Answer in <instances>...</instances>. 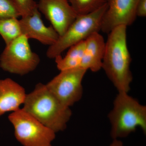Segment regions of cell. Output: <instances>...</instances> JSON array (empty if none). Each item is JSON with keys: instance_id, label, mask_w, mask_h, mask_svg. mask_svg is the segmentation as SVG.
I'll return each mask as SVG.
<instances>
[{"instance_id": "6da1fadb", "label": "cell", "mask_w": 146, "mask_h": 146, "mask_svg": "<svg viewBox=\"0 0 146 146\" xmlns=\"http://www.w3.org/2000/svg\"><path fill=\"white\" fill-rule=\"evenodd\" d=\"M127 27H116L108 33L102 68L118 92L128 93L133 80L131 58L127 42Z\"/></svg>"}, {"instance_id": "7a4b0ae2", "label": "cell", "mask_w": 146, "mask_h": 146, "mask_svg": "<svg viewBox=\"0 0 146 146\" xmlns=\"http://www.w3.org/2000/svg\"><path fill=\"white\" fill-rule=\"evenodd\" d=\"M22 109L56 133L67 127L72 112L62 104L46 84H36L33 91L27 94Z\"/></svg>"}, {"instance_id": "3957f363", "label": "cell", "mask_w": 146, "mask_h": 146, "mask_svg": "<svg viewBox=\"0 0 146 146\" xmlns=\"http://www.w3.org/2000/svg\"><path fill=\"white\" fill-rule=\"evenodd\" d=\"M111 124L110 135L113 139L125 138L141 128L146 133V107L128 93L119 92L108 114Z\"/></svg>"}, {"instance_id": "277c9868", "label": "cell", "mask_w": 146, "mask_h": 146, "mask_svg": "<svg viewBox=\"0 0 146 146\" xmlns=\"http://www.w3.org/2000/svg\"><path fill=\"white\" fill-rule=\"evenodd\" d=\"M107 3L94 12L78 16L66 32L47 50V57L50 59L60 55L67 49L86 40L91 35L101 31L102 21L107 10Z\"/></svg>"}, {"instance_id": "5b68a950", "label": "cell", "mask_w": 146, "mask_h": 146, "mask_svg": "<svg viewBox=\"0 0 146 146\" xmlns=\"http://www.w3.org/2000/svg\"><path fill=\"white\" fill-rule=\"evenodd\" d=\"M8 119L16 140L23 146H52L55 132L22 108L12 112Z\"/></svg>"}, {"instance_id": "8992f818", "label": "cell", "mask_w": 146, "mask_h": 146, "mask_svg": "<svg viewBox=\"0 0 146 146\" xmlns=\"http://www.w3.org/2000/svg\"><path fill=\"white\" fill-rule=\"evenodd\" d=\"M29 39L22 35L6 45L0 56V67L4 71L23 76L37 68L40 58L32 50Z\"/></svg>"}, {"instance_id": "52a82bcc", "label": "cell", "mask_w": 146, "mask_h": 146, "mask_svg": "<svg viewBox=\"0 0 146 146\" xmlns=\"http://www.w3.org/2000/svg\"><path fill=\"white\" fill-rule=\"evenodd\" d=\"M87 71L80 68L60 71L46 85L60 103L70 108L82 98V82Z\"/></svg>"}, {"instance_id": "ba28073f", "label": "cell", "mask_w": 146, "mask_h": 146, "mask_svg": "<svg viewBox=\"0 0 146 146\" xmlns=\"http://www.w3.org/2000/svg\"><path fill=\"white\" fill-rule=\"evenodd\" d=\"M139 0H106L107 10L102 21L101 31L108 34L116 27L130 26L136 20Z\"/></svg>"}, {"instance_id": "9c48e42d", "label": "cell", "mask_w": 146, "mask_h": 146, "mask_svg": "<svg viewBox=\"0 0 146 146\" xmlns=\"http://www.w3.org/2000/svg\"><path fill=\"white\" fill-rule=\"evenodd\" d=\"M37 8L50 21L59 36L64 34L78 15L67 0H39Z\"/></svg>"}, {"instance_id": "30bf717a", "label": "cell", "mask_w": 146, "mask_h": 146, "mask_svg": "<svg viewBox=\"0 0 146 146\" xmlns=\"http://www.w3.org/2000/svg\"><path fill=\"white\" fill-rule=\"evenodd\" d=\"M20 21L22 35L29 39L37 40L43 44L50 46L57 41L59 35L51 25L46 27L38 9L31 15L22 17Z\"/></svg>"}, {"instance_id": "8fae6325", "label": "cell", "mask_w": 146, "mask_h": 146, "mask_svg": "<svg viewBox=\"0 0 146 146\" xmlns=\"http://www.w3.org/2000/svg\"><path fill=\"white\" fill-rule=\"evenodd\" d=\"M26 96L24 88L13 80H0V117L20 109Z\"/></svg>"}, {"instance_id": "7c38bea8", "label": "cell", "mask_w": 146, "mask_h": 146, "mask_svg": "<svg viewBox=\"0 0 146 146\" xmlns=\"http://www.w3.org/2000/svg\"><path fill=\"white\" fill-rule=\"evenodd\" d=\"M106 42L99 32L91 35L85 40V46L80 68L97 72L102 68Z\"/></svg>"}, {"instance_id": "4fadbf2b", "label": "cell", "mask_w": 146, "mask_h": 146, "mask_svg": "<svg viewBox=\"0 0 146 146\" xmlns=\"http://www.w3.org/2000/svg\"><path fill=\"white\" fill-rule=\"evenodd\" d=\"M84 46L85 40L70 47L65 57H62L61 55L56 56L54 59L58 69L62 71L80 68Z\"/></svg>"}, {"instance_id": "5bb4252c", "label": "cell", "mask_w": 146, "mask_h": 146, "mask_svg": "<svg viewBox=\"0 0 146 146\" xmlns=\"http://www.w3.org/2000/svg\"><path fill=\"white\" fill-rule=\"evenodd\" d=\"M20 21L17 18L0 20V35L6 45L22 35Z\"/></svg>"}, {"instance_id": "9a60e30c", "label": "cell", "mask_w": 146, "mask_h": 146, "mask_svg": "<svg viewBox=\"0 0 146 146\" xmlns=\"http://www.w3.org/2000/svg\"><path fill=\"white\" fill-rule=\"evenodd\" d=\"M78 16L94 12L106 3V0H67Z\"/></svg>"}, {"instance_id": "2e32d148", "label": "cell", "mask_w": 146, "mask_h": 146, "mask_svg": "<svg viewBox=\"0 0 146 146\" xmlns=\"http://www.w3.org/2000/svg\"><path fill=\"white\" fill-rule=\"evenodd\" d=\"M20 16L21 14L13 0H0V20L18 18Z\"/></svg>"}, {"instance_id": "e0dca14e", "label": "cell", "mask_w": 146, "mask_h": 146, "mask_svg": "<svg viewBox=\"0 0 146 146\" xmlns=\"http://www.w3.org/2000/svg\"><path fill=\"white\" fill-rule=\"evenodd\" d=\"M21 17L31 15L37 9V3L34 0H13Z\"/></svg>"}, {"instance_id": "ac0fdd59", "label": "cell", "mask_w": 146, "mask_h": 146, "mask_svg": "<svg viewBox=\"0 0 146 146\" xmlns=\"http://www.w3.org/2000/svg\"><path fill=\"white\" fill-rule=\"evenodd\" d=\"M136 16L137 17H146V0H139L136 9Z\"/></svg>"}, {"instance_id": "d6986e66", "label": "cell", "mask_w": 146, "mask_h": 146, "mask_svg": "<svg viewBox=\"0 0 146 146\" xmlns=\"http://www.w3.org/2000/svg\"><path fill=\"white\" fill-rule=\"evenodd\" d=\"M110 146H124L122 141L119 139H113L112 143Z\"/></svg>"}]
</instances>
